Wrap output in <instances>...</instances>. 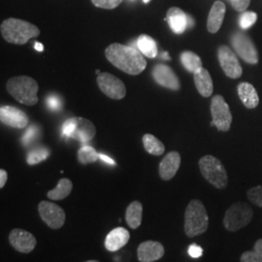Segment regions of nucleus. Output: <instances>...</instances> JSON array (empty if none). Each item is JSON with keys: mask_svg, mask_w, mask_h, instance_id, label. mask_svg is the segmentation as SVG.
Returning a JSON list of instances; mask_svg holds the SVG:
<instances>
[{"mask_svg": "<svg viewBox=\"0 0 262 262\" xmlns=\"http://www.w3.org/2000/svg\"><path fill=\"white\" fill-rule=\"evenodd\" d=\"M237 92L240 100L248 109H254L259 104V96L253 84L243 82L238 84Z\"/></svg>", "mask_w": 262, "mask_h": 262, "instance_id": "obj_21", "label": "nucleus"}, {"mask_svg": "<svg viewBox=\"0 0 262 262\" xmlns=\"http://www.w3.org/2000/svg\"><path fill=\"white\" fill-rule=\"evenodd\" d=\"M257 19V15L254 12H244L239 18V26L242 29H248L253 27Z\"/></svg>", "mask_w": 262, "mask_h": 262, "instance_id": "obj_32", "label": "nucleus"}, {"mask_svg": "<svg viewBox=\"0 0 262 262\" xmlns=\"http://www.w3.org/2000/svg\"><path fill=\"white\" fill-rule=\"evenodd\" d=\"M231 45L236 54L246 62L256 64L258 62V53L252 40L242 32H236L231 37Z\"/></svg>", "mask_w": 262, "mask_h": 262, "instance_id": "obj_10", "label": "nucleus"}, {"mask_svg": "<svg viewBox=\"0 0 262 262\" xmlns=\"http://www.w3.org/2000/svg\"><path fill=\"white\" fill-rule=\"evenodd\" d=\"M95 134L96 128L93 122L84 118H77V127L72 136L73 139L78 140L84 145L89 141L92 140Z\"/></svg>", "mask_w": 262, "mask_h": 262, "instance_id": "obj_22", "label": "nucleus"}, {"mask_svg": "<svg viewBox=\"0 0 262 262\" xmlns=\"http://www.w3.org/2000/svg\"><path fill=\"white\" fill-rule=\"evenodd\" d=\"M34 49L38 51V52H43L44 51V46H43V44H41L39 42H35L34 43Z\"/></svg>", "mask_w": 262, "mask_h": 262, "instance_id": "obj_41", "label": "nucleus"}, {"mask_svg": "<svg viewBox=\"0 0 262 262\" xmlns=\"http://www.w3.org/2000/svg\"><path fill=\"white\" fill-rule=\"evenodd\" d=\"M73 188V184L69 179H60L58 184L54 189L50 190L47 193V196L51 200H62L68 196Z\"/></svg>", "mask_w": 262, "mask_h": 262, "instance_id": "obj_24", "label": "nucleus"}, {"mask_svg": "<svg viewBox=\"0 0 262 262\" xmlns=\"http://www.w3.org/2000/svg\"><path fill=\"white\" fill-rule=\"evenodd\" d=\"M143 145H144L145 150L152 156L159 157V156L163 155V152L165 150V147L162 144V142L159 140L152 134H149V133H147L143 136Z\"/></svg>", "mask_w": 262, "mask_h": 262, "instance_id": "obj_26", "label": "nucleus"}, {"mask_svg": "<svg viewBox=\"0 0 262 262\" xmlns=\"http://www.w3.org/2000/svg\"><path fill=\"white\" fill-rule=\"evenodd\" d=\"M77 127V118H70L66 120L62 125V134L66 137L72 138Z\"/></svg>", "mask_w": 262, "mask_h": 262, "instance_id": "obj_35", "label": "nucleus"}, {"mask_svg": "<svg viewBox=\"0 0 262 262\" xmlns=\"http://www.w3.org/2000/svg\"><path fill=\"white\" fill-rule=\"evenodd\" d=\"M11 246L19 253H31L36 246V239L30 232L24 229L15 228L9 235Z\"/></svg>", "mask_w": 262, "mask_h": 262, "instance_id": "obj_14", "label": "nucleus"}, {"mask_svg": "<svg viewBox=\"0 0 262 262\" xmlns=\"http://www.w3.org/2000/svg\"><path fill=\"white\" fill-rule=\"evenodd\" d=\"M242 262H262V239H258L253 247V251L245 252L240 257Z\"/></svg>", "mask_w": 262, "mask_h": 262, "instance_id": "obj_29", "label": "nucleus"}, {"mask_svg": "<svg viewBox=\"0 0 262 262\" xmlns=\"http://www.w3.org/2000/svg\"><path fill=\"white\" fill-rule=\"evenodd\" d=\"M7 92L19 103L33 106L38 103L37 82L28 76H17L8 80L6 84Z\"/></svg>", "mask_w": 262, "mask_h": 262, "instance_id": "obj_3", "label": "nucleus"}, {"mask_svg": "<svg viewBox=\"0 0 262 262\" xmlns=\"http://www.w3.org/2000/svg\"><path fill=\"white\" fill-rule=\"evenodd\" d=\"M181 165V156L178 151H170L159 163V172L163 181L174 178Z\"/></svg>", "mask_w": 262, "mask_h": 262, "instance_id": "obj_16", "label": "nucleus"}, {"mask_svg": "<svg viewBox=\"0 0 262 262\" xmlns=\"http://www.w3.org/2000/svg\"><path fill=\"white\" fill-rule=\"evenodd\" d=\"M189 19L186 13L179 7H171L166 13V20L168 21L169 28L176 34H182L185 32Z\"/></svg>", "mask_w": 262, "mask_h": 262, "instance_id": "obj_17", "label": "nucleus"}, {"mask_svg": "<svg viewBox=\"0 0 262 262\" xmlns=\"http://www.w3.org/2000/svg\"><path fill=\"white\" fill-rule=\"evenodd\" d=\"M39 135H40L39 127L35 124H31L30 126H28V129L21 137L23 145L26 146V147L30 146L31 144H33L36 141V139L39 137Z\"/></svg>", "mask_w": 262, "mask_h": 262, "instance_id": "obj_31", "label": "nucleus"}, {"mask_svg": "<svg viewBox=\"0 0 262 262\" xmlns=\"http://www.w3.org/2000/svg\"><path fill=\"white\" fill-rule=\"evenodd\" d=\"M247 196L254 205L262 208V186L250 188L247 192Z\"/></svg>", "mask_w": 262, "mask_h": 262, "instance_id": "obj_33", "label": "nucleus"}, {"mask_svg": "<svg viewBox=\"0 0 262 262\" xmlns=\"http://www.w3.org/2000/svg\"><path fill=\"white\" fill-rule=\"evenodd\" d=\"M136 44L138 50L144 56L149 58H155L158 56V45L156 41L149 35H140L136 41Z\"/></svg>", "mask_w": 262, "mask_h": 262, "instance_id": "obj_25", "label": "nucleus"}, {"mask_svg": "<svg viewBox=\"0 0 262 262\" xmlns=\"http://www.w3.org/2000/svg\"><path fill=\"white\" fill-rule=\"evenodd\" d=\"M7 179H8V175H7V172L4 170V169H1L0 170V187H4L6 182H7Z\"/></svg>", "mask_w": 262, "mask_h": 262, "instance_id": "obj_39", "label": "nucleus"}, {"mask_svg": "<svg viewBox=\"0 0 262 262\" xmlns=\"http://www.w3.org/2000/svg\"><path fill=\"white\" fill-rule=\"evenodd\" d=\"M143 2H144V3H149L150 0H143Z\"/></svg>", "mask_w": 262, "mask_h": 262, "instance_id": "obj_43", "label": "nucleus"}, {"mask_svg": "<svg viewBox=\"0 0 262 262\" xmlns=\"http://www.w3.org/2000/svg\"><path fill=\"white\" fill-rule=\"evenodd\" d=\"M143 206L139 201H133L127 207L125 212L126 224L132 229H136L142 224Z\"/></svg>", "mask_w": 262, "mask_h": 262, "instance_id": "obj_23", "label": "nucleus"}, {"mask_svg": "<svg viewBox=\"0 0 262 262\" xmlns=\"http://www.w3.org/2000/svg\"><path fill=\"white\" fill-rule=\"evenodd\" d=\"M96 82L100 91L114 100H121L126 95V88L122 80L108 72L100 73Z\"/></svg>", "mask_w": 262, "mask_h": 262, "instance_id": "obj_8", "label": "nucleus"}, {"mask_svg": "<svg viewBox=\"0 0 262 262\" xmlns=\"http://www.w3.org/2000/svg\"><path fill=\"white\" fill-rule=\"evenodd\" d=\"M123 0H92L93 4L97 8L112 10L117 8Z\"/></svg>", "mask_w": 262, "mask_h": 262, "instance_id": "obj_34", "label": "nucleus"}, {"mask_svg": "<svg viewBox=\"0 0 262 262\" xmlns=\"http://www.w3.org/2000/svg\"><path fill=\"white\" fill-rule=\"evenodd\" d=\"M188 254L193 258H198V257L202 256L203 250L200 246H198L196 244H192L188 248Z\"/></svg>", "mask_w": 262, "mask_h": 262, "instance_id": "obj_38", "label": "nucleus"}, {"mask_svg": "<svg viewBox=\"0 0 262 262\" xmlns=\"http://www.w3.org/2000/svg\"><path fill=\"white\" fill-rule=\"evenodd\" d=\"M0 31L3 39L16 45H25L32 38L40 35V29L33 24L23 19L10 18L2 21Z\"/></svg>", "mask_w": 262, "mask_h": 262, "instance_id": "obj_2", "label": "nucleus"}, {"mask_svg": "<svg viewBox=\"0 0 262 262\" xmlns=\"http://www.w3.org/2000/svg\"><path fill=\"white\" fill-rule=\"evenodd\" d=\"M198 164L202 176L215 188L225 189L227 187V172L220 159L213 156H204Z\"/></svg>", "mask_w": 262, "mask_h": 262, "instance_id": "obj_5", "label": "nucleus"}, {"mask_svg": "<svg viewBox=\"0 0 262 262\" xmlns=\"http://www.w3.org/2000/svg\"><path fill=\"white\" fill-rule=\"evenodd\" d=\"M151 75L154 80L163 88L171 91H179L181 89V83L178 77L172 70V68L166 64H157L152 69Z\"/></svg>", "mask_w": 262, "mask_h": 262, "instance_id": "obj_12", "label": "nucleus"}, {"mask_svg": "<svg viewBox=\"0 0 262 262\" xmlns=\"http://www.w3.org/2000/svg\"><path fill=\"white\" fill-rule=\"evenodd\" d=\"M193 80L198 93L203 97H210L213 94L214 84L209 71L201 67L193 73Z\"/></svg>", "mask_w": 262, "mask_h": 262, "instance_id": "obj_20", "label": "nucleus"}, {"mask_svg": "<svg viewBox=\"0 0 262 262\" xmlns=\"http://www.w3.org/2000/svg\"><path fill=\"white\" fill-rule=\"evenodd\" d=\"M253 216L252 207L243 202H236L227 209L224 217V225L228 231L236 232L249 225Z\"/></svg>", "mask_w": 262, "mask_h": 262, "instance_id": "obj_6", "label": "nucleus"}, {"mask_svg": "<svg viewBox=\"0 0 262 262\" xmlns=\"http://www.w3.org/2000/svg\"><path fill=\"white\" fill-rule=\"evenodd\" d=\"M211 114L212 121L215 123V126L219 131H226L230 129L232 123V115L230 112V108L226 103L225 98L216 94L212 98L211 102Z\"/></svg>", "mask_w": 262, "mask_h": 262, "instance_id": "obj_7", "label": "nucleus"}, {"mask_svg": "<svg viewBox=\"0 0 262 262\" xmlns=\"http://www.w3.org/2000/svg\"><path fill=\"white\" fill-rule=\"evenodd\" d=\"M50 154V150L46 148H36L28 152L27 156V162L29 165H35L46 160L49 158Z\"/></svg>", "mask_w": 262, "mask_h": 262, "instance_id": "obj_30", "label": "nucleus"}, {"mask_svg": "<svg viewBox=\"0 0 262 262\" xmlns=\"http://www.w3.org/2000/svg\"><path fill=\"white\" fill-rule=\"evenodd\" d=\"M129 239L130 234L125 228L117 227L106 236L105 248L109 252H117L128 243Z\"/></svg>", "mask_w": 262, "mask_h": 262, "instance_id": "obj_18", "label": "nucleus"}, {"mask_svg": "<svg viewBox=\"0 0 262 262\" xmlns=\"http://www.w3.org/2000/svg\"><path fill=\"white\" fill-rule=\"evenodd\" d=\"M0 121L7 126L21 129L28 126V117L20 109L14 106L3 105L0 108Z\"/></svg>", "mask_w": 262, "mask_h": 262, "instance_id": "obj_13", "label": "nucleus"}, {"mask_svg": "<svg viewBox=\"0 0 262 262\" xmlns=\"http://www.w3.org/2000/svg\"><path fill=\"white\" fill-rule=\"evenodd\" d=\"M46 103H47L48 107L50 110L56 112V111H59L60 108H61V100L60 98L55 95V94H50L46 99Z\"/></svg>", "mask_w": 262, "mask_h": 262, "instance_id": "obj_36", "label": "nucleus"}, {"mask_svg": "<svg viewBox=\"0 0 262 262\" xmlns=\"http://www.w3.org/2000/svg\"><path fill=\"white\" fill-rule=\"evenodd\" d=\"M162 57H163L164 59H170L168 53H163V56H162Z\"/></svg>", "mask_w": 262, "mask_h": 262, "instance_id": "obj_42", "label": "nucleus"}, {"mask_svg": "<svg viewBox=\"0 0 262 262\" xmlns=\"http://www.w3.org/2000/svg\"><path fill=\"white\" fill-rule=\"evenodd\" d=\"M137 255L141 262L158 261L164 255V247L157 241H146L139 245Z\"/></svg>", "mask_w": 262, "mask_h": 262, "instance_id": "obj_15", "label": "nucleus"}, {"mask_svg": "<svg viewBox=\"0 0 262 262\" xmlns=\"http://www.w3.org/2000/svg\"><path fill=\"white\" fill-rule=\"evenodd\" d=\"M251 0H231V4L236 11L244 12L249 7Z\"/></svg>", "mask_w": 262, "mask_h": 262, "instance_id": "obj_37", "label": "nucleus"}, {"mask_svg": "<svg viewBox=\"0 0 262 262\" xmlns=\"http://www.w3.org/2000/svg\"><path fill=\"white\" fill-rule=\"evenodd\" d=\"M209 225V216L204 204L198 200H191L185 213V232L192 238L205 233Z\"/></svg>", "mask_w": 262, "mask_h": 262, "instance_id": "obj_4", "label": "nucleus"}, {"mask_svg": "<svg viewBox=\"0 0 262 262\" xmlns=\"http://www.w3.org/2000/svg\"><path fill=\"white\" fill-rule=\"evenodd\" d=\"M105 56L113 66L129 75H139L147 67V60L139 50L119 43L106 48Z\"/></svg>", "mask_w": 262, "mask_h": 262, "instance_id": "obj_1", "label": "nucleus"}, {"mask_svg": "<svg viewBox=\"0 0 262 262\" xmlns=\"http://www.w3.org/2000/svg\"><path fill=\"white\" fill-rule=\"evenodd\" d=\"M99 159V154L91 146H83L78 151V160L82 164L94 163Z\"/></svg>", "mask_w": 262, "mask_h": 262, "instance_id": "obj_28", "label": "nucleus"}, {"mask_svg": "<svg viewBox=\"0 0 262 262\" xmlns=\"http://www.w3.org/2000/svg\"><path fill=\"white\" fill-rule=\"evenodd\" d=\"M99 159H101V160H103L104 162L110 164V165H115V164H116V162L114 161V159L109 158L108 156H105L103 154H99Z\"/></svg>", "mask_w": 262, "mask_h": 262, "instance_id": "obj_40", "label": "nucleus"}, {"mask_svg": "<svg viewBox=\"0 0 262 262\" xmlns=\"http://www.w3.org/2000/svg\"><path fill=\"white\" fill-rule=\"evenodd\" d=\"M217 58L225 75L231 79H238L242 76L243 69L234 52L223 45L217 49Z\"/></svg>", "mask_w": 262, "mask_h": 262, "instance_id": "obj_11", "label": "nucleus"}, {"mask_svg": "<svg viewBox=\"0 0 262 262\" xmlns=\"http://www.w3.org/2000/svg\"><path fill=\"white\" fill-rule=\"evenodd\" d=\"M38 212L42 221L52 229H59L66 223L64 210L55 203L41 201L38 206Z\"/></svg>", "mask_w": 262, "mask_h": 262, "instance_id": "obj_9", "label": "nucleus"}, {"mask_svg": "<svg viewBox=\"0 0 262 262\" xmlns=\"http://www.w3.org/2000/svg\"><path fill=\"white\" fill-rule=\"evenodd\" d=\"M181 62L190 73H194L197 69L203 67L200 56L190 51H186L181 54Z\"/></svg>", "mask_w": 262, "mask_h": 262, "instance_id": "obj_27", "label": "nucleus"}, {"mask_svg": "<svg viewBox=\"0 0 262 262\" xmlns=\"http://www.w3.org/2000/svg\"><path fill=\"white\" fill-rule=\"evenodd\" d=\"M226 7L222 1H215L210 10L208 19H207V28L210 33H216L223 25L225 19Z\"/></svg>", "mask_w": 262, "mask_h": 262, "instance_id": "obj_19", "label": "nucleus"}, {"mask_svg": "<svg viewBox=\"0 0 262 262\" xmlns=\"http://www.w3.org/2000/svg\"><path fill=\"white\" fill-rule=\"evenodd\" d=\"M130 1H134V0H130Z\"/></svg>", "mask_w": 262, "mask_h": 262, "instance_id": "obj_44", "label": "nucleus"}]
</instances>
